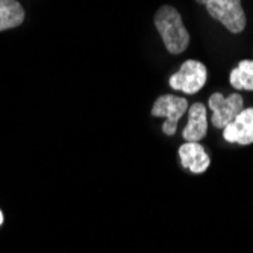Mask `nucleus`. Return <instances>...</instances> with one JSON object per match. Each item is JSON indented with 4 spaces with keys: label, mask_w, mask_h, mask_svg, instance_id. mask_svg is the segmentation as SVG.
Masks as SVG:
<instances>
[{
    "label": "nucleus",
    "mask_w": 253,
    "mask_h": 253,
    "mask_svg": "<svg viewBox=\"0 0 253 253\" xmlns=\"http://www.w3.org/2000/svg\"><path fill=\"white\" fill-rule=\"evenodd\" d=\"M25 20V9L17 0H0V32L20 26Z\"/></svg>",
    "instance_id": "obj_9"
},
{
    "label": "nucleus",
    "mask_w": 253,
    "mask_h": 253,
    "mask_svg": "<svg viewBox=\"0 0 253 253\" xmlns=\"http://www.w3.org/2000/svg\"><path fill=\"white\" fill-rule=\"evenodd\" d=\"M208 132V117L203 103L196 102L188 109V123L182 135L190 143H199Z\"/></svg>",
    "instance_id": "obj_8"
},
{
    "label": "nucleus",
    "mask_w": 253,
    "mask_h": 253,
    "mask_svg": "<svg viewBox=\"0 0 253 253\" xmlns=\"http://www.w3.org/2000/svg\"><path fill=\"white\" fill-rule=\"evenodd\" d=\"M2 223H3V214H2V211H0V226H2Z\"/></svg>",
    "instance_id": "obj_11"
},
{
    "label": "nucleus",
    "mask_w": 253,
    "mask_h": 253,
    "mask_svg": "<svg viewBox=\"0 0 253 253\" xmlns=\"http://www.w3.org/2000/svg\"><path fill=\"white\" fill-rule=\"evenodd\" d=\"M188 111V102L183 97L173 94H164L156 99L152 108L153 117H164L166 123L163 125V132L166 135H174L177 130V122L185 116Z\"/></svg>",
    "instance_id": "obj_4"
},
{
    "label": "nucleus",
    "mask_w": 253,
    "mask_h": 253,
    "mask_svg": "<svg viewBox=\"0 0 253 253\" xmlns=\"http://www.w3.org/2000/svg\"><path fill=\"white\" fill-rule=\"evenodd\" d=\"M227 143L249 146L253 143V108L243 109L238 116L223 129Z\"/></svg>",
    "instance_id": "obj_6"
},
{
    "label": "nucleus",
    "mask_w": 253,
    "mask_h": 253,
    "mask_svg": "<svg viewBox=\"0 0 253 253\" xmlns=\"http://www.w3.org/2000/svg\"><path fill=\"white\" fill-rule=\"evenodd\" d=\"M208 103L212 111V125L218 129H224L243 111L244 106L243 96L238 93H232L227 97L221 93H214Z\"/></svg>",
    "instance_id": "obj_5"
},
{
    "label": "nucleus",
    "mask_w": 253,
    "mask_h": 253,
    "mask_svg": "<svg viewBox=\"0 0 253 253\" xmlns=\"http://www.w3.org/2000/svg\"><path fill=\"white\" fill-rule=\"evenodd\" d=\"M205 6L214 20L220 21L232 34H240L246 29V14L241 0H208Z\"/></svg>",
    "instance_id": "obj_2"
},
{
    "label": "nucleus",
    "mask_w": 253,
    "mask_h": 253,
    "mask_svg": "<svg viewBox=\"0 0 253 253\" xmlns=\"http://www.w3.org/2000/svg\"><path fill=\"white\" fill-rule=\"evenodd\" d=\"M196 2H197V3H202V5H205L206 2H208V0H196Z\"/></svg>",
    "instance_id": "obj_12"
},
{
    "label": "nucleus",
    "mask_w": 253,
    "mask_h": 253,
    "mask_svg": "<svg viewBox=\"0 0 253 253\" xmlns=\"http://www.w3.org/2000/svg\"><path fill=\"white\" fill-rule=\"evenodd\" d=\"M179 158L183 169L190 170L194 174H202L210 169L211 159L206 150L199 143L187 141L179 147Z\"/></svg>",
    "instance_id": "obj_7"
},
{
    "label": "nucleus",
    "mask_w": 253,
    "mask_h": 253,
    "mask_svg": "<svg viewBox=\"0 0 253 253\" xmlns=\"http://www.w3.org/2000/svg\"><path fill=\"white\" fill-rule=\"evenodd\" d=\"M206 79H208L206 67L200 61L188 59L180 65L179 72L170 78L169 84L176 91H182V93L187 94H196L205 86Z\"/></svg>",
    "instance_id": "obj_3"
},
{
    "label": "nucleus",
    "mask_w": 253,
    "mask_h": 253,
    "mask_svg": "<svg viewBox=\"0 0 253 253\" xmlns=\"http://www.w3.org/2000/svg\"><path fill=\"white\" fill-rule=\"evenodd\" d=\"M229 82L235 89L253 91V61H241L229 75Z\"/></svg>",
    "instance_id": "obj_10"
},
{
    "label": "nucleus",
    "mask_w": 253,
    "mask_h": 253,
    "mask_svg": "<svg viewBox=\"0 0 253 253\" xmlns=\"http://www.w3.org/2000/svg\"><path fill=\"white\" fill-rule=\"evenodd\" d=\"M155 26L164 41L166 49L171 55L185 52L190 44V34L183 25L179 11L170 5H164L155 14Z\"/></svg>",
    "instance_id": "obj_1"
}]
</instances>
